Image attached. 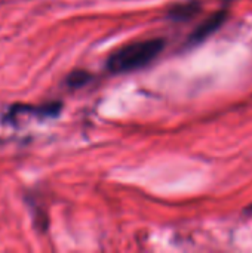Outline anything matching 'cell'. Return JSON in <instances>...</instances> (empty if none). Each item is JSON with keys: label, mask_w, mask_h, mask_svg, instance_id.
Returning a JSON list of instances; mask_svg holds the SVG:
<instances>
[{"label": "cell", "mask_w": 252, "mask_h": 253, "mask_svg": "<svg viewBox=\"0 0 252 253\" xmlns=\"http://www.w3.org/2000/svg\"><path fill=\"white\" fill-rule=\"evenodd\" d=\"M227 10L226 9H220L217 12H214L212 15H209L203 22H201L195 31L189 36L187 39V44L189 46H196L202 42H205L211 34H214L227 19Z\"/></svg>", "instance_id": "obj_3"}, {"label": "cell", "mask_w": 252, "mask_h": 253, "mask_svg": "<svg viewBox=\"0 0 252 253\" xmlns=\"http://www.w3.org/2000/svg\"><path fill=\"white\" fill-rule=\"evenodd\" d=\"M62 110V102L59 101H50L42 105H31V104H13L9 111L4 116V122L15 123L18 116L22 114H30L36 116L39 119H53L61 114Z\"/></svg>", "instance_id": "obj_2"}, {"label": "cell", "mask_w": 252, "mask_h": 253, "mask_svg": "<svg viewBox=\"0 0 252 253\" xmlns=\"http://www.w3.org/2000/svg\"><path fill=\"white\" fill-rule=\"evenodd\" d=\"M163 47V39H150L129 43L108 56L107 70L111 74H125L137 71L140 68L147 67L154 58H157Z\"/></svg>", "instance_id": "obj_1"}, {"label": "cell", "mask_w": 252, "mask_h": 253, "mask_svg": "<svg viewBox=\"0 0 252 253\" xmlns=\"http://www.w3.org/2000/svg\"><path fill=\"white\" fill-rule=\"evenodd\" d=\"M92 80V74L86 70H74L65 77V84L70 89H80Z\"/></svg>", "instance_id": "obj_5"}, {"label": "cell", "mask_w": 252, "mask_h": 253, "mask_svg": "<svg viewBox=\"0 0 252 253\" xmlns=\"http://www.w3.org/2000/svg\"><path fill=\"white\" fill-rule=\"evenodd\" d=\"M201 10H202V4L199 0L178 3L168 10V18L172 21H189L193 16H196Z\"/></svg>", "instance_id": "obj_4"}]
</instances>
